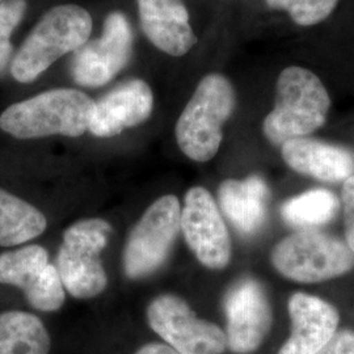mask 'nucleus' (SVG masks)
I'll return each instance as SVG.
<instances>
[{
    "label": "nucleus",
    "instance_id": "obj_10",
    "mask_svg": "<svg viewBox=\"0 0 354 354\" xmlns=\"http://www.w3.org/2000/svg\"><path fill=\"white\" fill-rule=\"evenodd\" d=\"M180 230L203 266L221 270L231 260V238L214 197L203 187L190 188L180 215Z\"/></svg>",
    "mask_w": 354,
    "mask_h": 354
},
{
    "label": "nucleus",
    "instance_id": "obj_20",
    "mask_svg": "<svg viewBox=\"0 0 354 354\" xmlns=\"http://www.w3.org/2000/svg\"><path fill=\"white\" fill-rule=\"evenodd\" d=\"M49 264L48 251L37 244L1 253L0 283L19 288L24 292L37 281Z\"/></svg>",
    "mask_w": 354,
    "mask_h": 354
},
{
    "label": "nucleus",
    "instance_id": "obj_2",
    "mask_svg": "<svg viewBox=\"0 0 354 354\" xmlns=\"http://www.w3.org/2000/svg\"><path fill=\"white\" fill-rule=\"evenodd\" d=\"M93 108L95 102L79 89H48L8 105L0 113V130L20 140L77 138L88 131Z\"/></svg>",
    "mask_w": 354,
    "mask_h": 354
},
{
    "label": "nucleus",
    "instance_id": "obj_21",
    "mask_svg": "<svg viewBox=\"0 0 354 354\" xmlns=\"http://www.w3.org/2000/svg\"><path fill=\"white\" fill-rule=\"evenodd\" d=\"M29 0H4L0 4V76L7 74L16 51L15 36L26 21Z\"/></svg>",
    "mask_w": 354,
    "mask_h": 354
},
{
    "label": "nucleus",
    "instance_id": "obj_26",
    "mask_svg": "<svg viewBox=\"0 0 354 354\" xmlns=\"http://www.w3.org/2000/svg\"><path fill=\"white\" fill-rule=\"evenodd\" d=\"M136 354H177L171 346H168L167 344L162 342H150L146 344L143 346H140V349L136 352Z\"/></svg>",
    "mask_w": 354,
    "mask_h": 354
},
{
    "label": "nucleus",
    "instance_id": "obj_19",
    "mask_svg": "<svg viewBox=\"0 0 354 354\" xmlns=\"http://www.w3.org/2000/svg\"><path fill=\"white\" fill-rule=\"evenodd\" d=\"M340 209L339 198L327 189H313L282 205L281 214L290 226L313 228L327 225Z\"/></svg>",
    "mask_w": 354,
    "mask_h": 354
},
{
    "label": "nucleus",
    "instance_id": "obj_18",
    "mask_svg": "<svg viewBox=\"0 0 354 354\" xmlns=\"http://www.w3.org/2000/svg\"><path fill=\"white\" fill-rule=\"evenodd\" d=\"M50 345L39 317L26 311L0 314V354H49Z\"/></svg>",
    "mask_w": 354,
    "mask_h": 354
},
{
    "label": "nucleus",
    "instance_id": "obj_12",
    "mask_svg": "<svg viewBox=\"0 0 354 354\" xmlns=\"http://www.w3.org/2000/svg\"><path fill=\"white\" fill-rule=\"evenodd\" d=\"M153 111V93L149 83L130 79L95 102L89 133L97 138H112L147 121Z\"/></svg>",
    "mask_w": 354,
    "mask_h": 354
},
{
    "label": "nucleus",
    "instance_id": "obj_15",
    "mask_svg": "<svg viewBox=\"0 0 354 354\" xmlns=\"http://www.w3.org/2000/svg\"><path fill=\"white\" fill-rule=\"evenodd\" d=\"M285 163L292 171L327 183H340L354 175V153L335 145L295 138L281 146Z\"/></svg>",
    "mask_w": 354,
    "mask_h": 354
},
{
    "label": "nucleus",
    "instance_id": "obj_9",
    "mask_svg": "<svg viewBox=\"0 0 354 354\" xmlns=\"http://www.w3.org/2000/svg\"><path fill=\"white\" fill-rule=\"evenodd\" d=\"M133 44V29L125 13H109L102 36L87 41L75 51L70 64L74 82L87 88H99L111 83L130 62Z\"/></svg>",
    "mask_w": 354,
    "mask_h": 354
},
{
    "label": "nucleus",
    "instance_id": "obj_7",
    "mask_svg": "<svg viewBox=\"0 0 354 354\" xmlns=\"http://www.w3.org/2000/svg\"><path fill=\"white\" fill-rule=\"evenodd\" d=\"M180 215L181 205L174 194L158 198L146 209L124 248L127 279H146L165 266L180 232Z\"/></svg>",
    "mask_w": 354,
    "mask_h": 354
},
{
    "label": "nucleus",
    "instance_id": "obj_16",
    "mask_svg": "<svg viewBox=\"0 0 354 354\" xmlns=\"http://www.w3.org/2000/svg\"><path fill=\"white\" fill-rule=\"evenodd\" d=\"M219 205L228 221L244 235L256 234L266 223L269 189L264 178H230L218 190Z\"/></svg>",
    "mask_w": 354,
    "mask_h": 354
},
{
    "label": "nucleus",
    "instance_id": "obj_4",
    "mask_svg": "<svg viewBox=\"0 0 354 354\" xmlns=\"http://www.w3.org/2000/svg\"><path fill=\"white\" fill-rule=\"evenodd\" d=\"M276 93L274 109L263 124V131L273 145L304 138L326 124L330 97L313 71L297 66L285 68Z\"/></svg>",
    "mask_w": 354,
    "mask_h": 354
},
{
    "label": "nucleus",
    "instance_id": "obj_17",
    "mask_svg": "<svg viewBox=\"0 0 354 354\" xmlns=\"http://www.w3.org/2000/svg\"><path fill=\"white\" fill-rule=\"evenodd\" d=\"M48 227V219L37 207L0 188V247L33 241Z\"/></svg>",
    "mask_w": 354,
    "mask_h": 354
},
{
    "label": "nucleus",
    "instance_id": "obj_5",
    "mask_svg": "<svg viewBox=\"0 0 354 354\" xmlns=\"http://www.w3.org/2000/svg\"><path fill=\"white\" fill-rule=\"evenodd\" d=\"M112 226L102 218L82 219L66 228L55 264L64 290L76 299H91L108 286L100 254Z\"/></svg>",
    "mask_w": 354,
    "mask_h": 354
},
{
    "label": "nucleus",
    "instance_id": "obj_22",
    "mask_svg": "<svg viewBox=\"0 0 354 354\" xmlns=\"http://www.w3.org/2000/svg\"><path fill=\"white\" fill-rule=\"evenodd\" d=\"M28 304L42 313L58 311L64 304L66 292L57 266L49 264L37 281L24 291Z\"/></svg>",
    "mask_w": 354,
    "mask_h": 354
},
{
    "label": "nucleus",
    "instance_id": "obj_3",
    "mask_svg": "<svg viewBox=\"0 0 354 354\" xmlns=\"http://www.w3.org/2000/svg\"><path fill=\"white\" fill-rule=\"evenodd\" d=\"M235 106V89L227 77L221 74L205 76L177 120L178 149L193 162L212 160L219 151L223 125Z\"/></svg>",
    "mask_w": 354,
    "mask_h": 354
},
{
    "label": "nucleus",
    "instance_id": "obj_11",
    "mask_svg": "<svg viewBox=\"0 0 354 354\" xmlns=\"http://www.w3.org/2000/svg\"><path fill=\"white\" fill-rule=\"evenodd\" d=\"M223 308L227 348L235 354H250L260 348L272 327V308L263 285L243 277L230 286Z\"/></svg>",
    "mask_w": 354,
    "mask_h": 354
},
{
    "label": "nucleus",
    "instance_id": "obj_13",
    "mask_svg": "<svg viewBox=\"0 0 354 354\" xmlns=\"http://www.w3.org/2000/svg\"><path fill=\"white\" fill-rule=\"evenodd\" d=\"M290 337L281 346L279 354H314L335 336L340 314L327 301L295 292L289 299Z\"/></svg>",
    "mask_w": 354,
    "mask_h": 354
},
{
    "label": "nucleus",
    "instance_id": "obj_23",
    "mask_svg": "<svg viewBox=\"0 0 354 354\" xmlns=\"http://www.w3.org/2000/svg\"><path fill=\"white\" fill-rule=\"evenodd\" d=\"M339 0H266L274 10H283L298 26H315L326 20Z\"/></svg>",
    "mask_w": 354,
    "mask_h": 354
},
{
    "label": "nucleus",
    "instance_id": "obj_27",
    "mask_svg": "<svg viewBox=\"0 0 354 354\" xmlns=\"http://www.w3.org/2000/svg\"><path fill=\"white\" fill-rule=\"evenodd\" d=\"M3 1H4V0H0V4H1V3H3Z\"/></svg>",
    "mask_w": 354,
    "mask_h": 354
},
{
    "label": "nucleus",
    "instance_id": "obj_14",
    "mask_svg": "<svg viewBox=\"0 0 354 354\" xmlns=\"http://www.w3.org/2000/svg\"><path fill=\"white\" fill-rule=\"evenodd\" d=\"M140 28L152 45L171 57L188 54L197 44L183 0H136Z\"/></svg>",
    "mask_w": 354,
    "mask_h": 354
},
{
    "label": "nucleus",
    "instance_id": "obj_24",
    "mask_svg": "<svg viewBox=\"0 0 354 354\" xmlns=\"http://www.w3.org/2000/svg\"><path fill=\"white\" fill-rule=\"evenodd\" d=\"M342 203L345 219L346 244L354 252V175L344 181Z\"/></svg>",
    "mask_w": 354,
    "mask_h": 354
},
{
    "label": "nucleus",
    "instance_id": "obj_6",
    "mask_svg": "<svg viewBox=\"0 0 354 354\" xmlns=\"http://www.w3.org/2000/svg\"><path fill=\"white\" fill-rule=\"evenodd\" d=\"M270 259L281 276L302 283L336 279L354 268V252L345 241L313 230L282 239Z\"/></svg>",
    "mask_w": 354,
    "mask_h": 354
},
{
    "label": "nucleus",
    "instance_id": "obj_8",
    "mask_svg": "<svg viewBox=\"0 0 354 354\" xmlns=\"http://www.w3.org/2000/svg\"><path fill=\"white\" fill-rule=\"evenodd\" d=\"M150 328L177 354H223L225 330L197 317L189 304L175 294H162L147 307Z\"/></svg>",
    "mask_w": 354,
    "mask_h": 354
},
{
    "label": "nucleus",
    "instance_id": "obj_1",
    "mask_svg": "<svg viewBox=\"0 0 354 354\" xmlns=\"http://www.w3.org/2000/svg\"><path fill=\"white\" fill-rule=\"evenodd\" d=\"M93 29L91 13L77 4L49 8L16 46L7 74L17 84H32L58 59L75 53Z\"/></svg>",
    "mask_w": 354,
    "mask_h": 354
},
{
    "label": "nucleus",
    "instance_id": "obj_25",
    "mask_svg": "<svg viewBox=\"0 0 354 354\" xmlns=\"http://www.w3.org/2000/svg\"><path fill=\"white\" fill-rule=\"evenodd\" d=\"M314 354H354V332L342 329L335 333L323 348Z\"/></svg>",
    "mask_w": 354,
    "mask_h": 354
}]
</instances>
